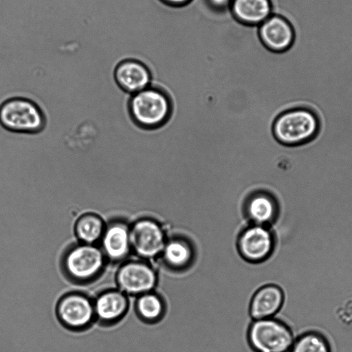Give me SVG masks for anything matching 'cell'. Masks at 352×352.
I'll list each match as a JSON object with an SVG mask.
<instances>
[{
    "mask_svg": "<svg viewBox=\"0 0 352 352\" xmlns=\"http://www.w3.org/2000/svg\"><path fill=\"white\" fill-rule=\"evenodd\" d=\"M107 264L98 245L78 241L68 245L59 261L63 276L77 285L95 282L102 276Z\"/></svg>",
    "mask_w": 352,
    "mask_h": 352,
    "instance_id": "6da1fadb",
    "label": "cell"
},
{
    "mask_svg": "<svg viewBox=\"0 0 352 352\" xmlns=\"http://www.w3.org/2000/svg\"><path fill=\"white\" fill-rule=\"evenodd\" d=\"M320 130L317 114L306 107H295L281 113L273 124V133L281 144L296 146L315 138Z\"/></svg>",
    "mask_w": 352,
    "mask_h": 352,
    "instance_id": "7a4b0ae2",
    "label": "cell"
},
{
    "mask_svg": "<svg viewBox=\"0 0 352 352\" xmlns=\"http://www.w3.org/2000/svg\"><path fill=\"white\" fill-rule=\"evenodd\" d=\"M247 339L253 352H289L295 336L286 322L272 317L252 320Z\"/></svg>",
    "mask_w": 352,
    "mask_h": 352,
    "instance_id": "3957f363",
    "label": "cell"
},
{
    "mask_svg": "<svg viewBox=\"0 0 352 352\" xmlns=\"http://www.w3.org/2000/svg\"><path fill=\"white\" fill-rule=\"evenodd\" d=\"M55 314L58 322L72 332L85 331L96 322L93 298L82 291L63 294L56 304Z\"/></svg>",
    "mask_w": 352,
    "mask_h": 352,
    "instance_id": "277c9868",
    "label": "cell"
},
{
    "mask_svg": "<svg viewBox=\"0 0 352 352\" xmlns=\"http://www.w3.org/2000/svg\"><path fill=\"white\" fill-rule=\"evenodd\" d=\"M44 115L32 100L14 97L0 105V124L6 129L23 133H33L45 126Z\"/></svg>",
    "mask_w": 352,
    "mask_h": 352,
    "instance_id": "5b68a950",
    "label": "cell"
},
{
    "mask_svg": "<svg viewBox=\"0 0 352 352\" xmlns=\"http://www.w3.org/2000/svg\"><path fill=\"white\" fill-rule=\"evenodd\" d=\"M129 110L138 126L148 129L161 125L167 120L170 105L167 96L160 89L149 87L131 94Z\"/></svg>",
    "mask_w": 352,
    "mask_h": 352,
    "instance_id": "8992f818",
    "label": "cell"
},
{
    "mask_svg": "<svg viewBox=\"0 0 352 352\" xmlns=\"http://www.w3.org/2000/svg\"><path fill=\"white\" fill-rule=\"evenodd\" d=\"M168 238L164 227L151 217H138L130 223L131 252L138 258H160Z\"/></svg>",
    "mask_w": 352,
    "mask_h": 352,
    "instance_id": "52a82bcc",
    "label": "cell"
},
{
    "mask_svg": "<svg viewBox=\"0 0 352 352\" xmlns=\"http://www.w3.org/2000/svg\"><path fill=\"white\" fill-rule=\"evenodd\" d=\"M115 280L117 288L128 296H138L153 291L158 276L150 261L140 258L127 259L119 265Z\"/></svg>",
    "mask_w": 352,
    "mask_h": 352,
    "instance_id": "ba28073f",
    "label": "cell"
},
{
    "mask_svg": "<svg viewBox=\"0 0 352 352\" xmlns=\"http://www.w3.org/2000/svg\"><path fill=\"white\" fill-rule=\"evenodd\" d=\"M105 228L98 243L108 264L120 265L126 261L131 252L130 223L122 216L105 220Z\"/></svg>",
    "mask_w": 352,
    "mask_h": 352,
    "instance_id": "9c48e42d",
    "label": "cell"
},
{
    "mask_svg": "<svg viewBox=\"0 0 352 352\" xmlns=\"http://www.w3.org/2000/svg\"><path fill=\"white\" fill-rule=\"evenodd\" d=\"M274 248V234L269 226L251 223L241 230L236 240L239 255L251 263L268 259Z\"/></svg>",
    "mask_w": 352,
    "mask_h": 352,
    "instance_id": "30bf717a",
    "label": "cell"
},
{
    "mask_svg": "<svg viewBox=\"0 0 352 352\" xmlns=\"http://www.w3.org/2000/svg\"><path fill=\"white\" fill-rule=\"evenodd\" d=\"M96 322L103 327L118 324L129 308L128 296L118 288H107L93 298Z\"/></svg>",
    "mask_w": 352,
    "mask_h": 352,
    "instance_id": "8fae6325",
    "label": "cell"
},
{
    "mask_svg": "<svg viewBox=\"0 0 352 352\" xmlns=\"http://www.w3.org/2000/svg\"><path fill=\"white\" fill-rule=\"evenodd\" d=\"M263 44L269 50L281 53L293 45L296 33L292 23L284 16L273 14L258 28Z\"/></svg>",
    "mask_w": 352,
    "mask_h": 352,
    "instance_id": "7c38bea8",
    "label": "cell"
},
{
    "mask_svg": "<svg viewBox=\"0 0 352 352\" xmlns=\"http://www.w3.org/2000/svg\"><path fill=\"white\" fill-rule=\"evenodd\" d=\"M113 77L117 85L130 94L149 87L152 83L151 74L148 67L134 58L119 60L114 67Z\"/></svg>",
    "mask_w": 352,
    "mask_h": 352,
    "instance_id": "4fadbf2b",
    "label": "cell"
},
{
    "mask_svg": "<svg viewBox=\"0 0 352 352\" xmlns=\"http://www.w3.org/2000/svg\"><path fill=\"white\" fill-rule=\"evenodd\" d=\"M285 301L283 289L276 284H267L253 294L249 306L252 320L274 317L281 309Z\"/></svg>",
    "mask_w": 352,
    "mask_h": 352,
    "instance_id": "5bb4252c",
    "label": "cell"
},
{
    "mask_svg": "<svg viewBox=\"0 0 352 352\" xmlns=\"http://www.w3.org/2000/svg\"><path fill=\"white\" fill-rule=\"evenodd\" d=\"M230 9L243 24L258 26L273 14L270 0H232Z\"/></svg>",
    "mask_w": 352,
    "mask_h": 352,
    "instance_id": "9a60e30c",
    "label": "cell"
},
{
    "mask_svg": "<svg viewBox=\"0 0 352 352\" xmlns=\"http://www.w3.org/2000/svg\"><path fill=\"white\" fill-rule=\"evenodd\" d=\"M195 256L190 241L182 236L168 237L160 258L170 269L182 270L189 267Z\"/></svg>",
    "mask_w": 352,
    "mask_h": 352,
    "instance_id": "2e32d148",
    "label": "cell"
},
{
    "mask_svg": "<svg viewBox=\"0 0 352 352\" xmlns=\"http://www.w3.org/2000/svg\"><path fill=\"white\" fill-rule=\"evenodd\" d=\"M245 210L252 224L269 226L278 217V206L271 195L258 193L248 200Z\"/></svg>",
    "mask_w": 352,
    "mask_h": 352,
    "instance_id": "e0dca14e",
    "label": "cell"
},
{
    "mask_svg": "<svg viewBox=\"0 0 352 352\" xmlns=\"http://www.w3.org/2000/svg\"><path fill=\"white\" fill-rule=\"evenodd\" d=\"M105 225V220L100 214L87 212L76 218L74 232L78 242L98 245L104 230Z\"/></svg>",
    "mask_w": 352,
    "mask_h": 352,
    "instance_id": "ac0fdd59",
    "label": "cell"
},
{
    "mask_svg": "<svg viewBox=\"0 0 352 352\" xmlns=\"http://www.w3.org/2000/svg\"><path fill=\"white\" fill-rule=\"evenodd\" d=\"M134 310L141 321L154 324L163 318L166 305L162 296L153 290L136 296Z\"/></svg>",
    "mask_w": 352,
    "mask_h": 352,
    "instance_id": "d6986e66",
    "label": "cell"
},
{
    "mask_svg": "<svg viewBox=\"0 0 352 352\" xmlns=\"http://www.w3.org/2000/svg\"><path fill=\"white\" fill-rule=\"evenodd\" d=\"M289 352H331V347L324 336L309 331L295 338Z\"/></svg>",
    "mask_w": 352,
    "mask_h": 352,
    "instance_id": "ffe728a7",
    "label": "cell"
},
{
    "mask_svg": "<svg viewBox=\"0 0 352 352\" xmlns=\"http://www.w3.org/2000/svg\"><path fill=\"white\" fill-rule=\"evenodd\" d=\"M208 6L216 10L229 9L232 0H206Z\"/></svg>",
    "mask_w": 352,
    "mask_h": 352,
    "instance_id": "44dd1931",
    "label": "cell"
},
{
    "mask_svg": "<svg viewBox=\"0 0 352 352\" xmlns=\"http://www.w3.org/2000/svg\"><path fill=\"white\" fill-rule=\"evenodd\" d=\"M165 3L173 6H180L188 3L191 0H161Z\"/></svg>",
    "mask_w": 352,
    "mask_h": 352,
    "instance_id": "7402d4cb",
    "label": "cell"
}]
</instances>
